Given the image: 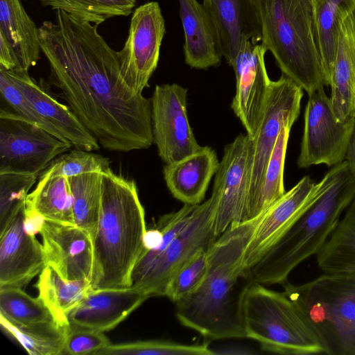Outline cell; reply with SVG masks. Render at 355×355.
Here are the masks:
<instances>
[{"label":"cell","mask_w":355,"mask_h":355,"mask_svg":"<svg viewBox=\"0 0 355 355\" xmlns=\"http://www.w3.org/2000/svg\"><path fill=\"white\" fill-rule=\"evenodd\" d=\"M182 24L185 63L191 68L207 69L221 62L218 38L202 4L197 0H178Z\"/></svg>","instance_id":"cell-23"},{"label":"cell","mask_w":355,"mask_h":355,"mask_svg":"<svg viewBox=\"0 0 355 355\" xmlns=\"http://www.w3.org/2000/svg\"><path fill=\"white\" fill-rule=\"evenodd\" d=\"M208 267L209 250L199 251L172 276L165 296L176 303L195 292L203 282Z\"/></svg>","instance_id":"cell-37"},{"label":"cell","mask_w":355,"mask_h":355,"mask_svg":"<svg viewBox=\"0 0 355 355\" xmlns=\"http://www.w3.org/2000/svg\"><path fill=\"white\" fill-rule=\"evenodd\" d=\"M217 155L209 146H204L180 160L165 164V182L174 198L184 204L202 203L209 182L219 165Z\"/></svg>","instance_id":"cell-22"},{"label":"cell","mask_w":355,"mask_h":355,"mask_svg":"<svg viewBox=\"0 0 355 355\" xmlns=\"http://www.w3.org/2000/svg\"><path fill=\"white\" fill-rule=\"evenodd\" d=\"M334 167V180L327 190L245 272L250 282L282 285L295 267L324 245L355 196V178L347 162Z\"/></svg>","instance_id":"cell-4"},{"label":"cell","mask_w":355,"mask_h":355,"mask_svg":"<svg viewBox=\"0 0 355 355\" xmlns=\"http://www.w3.org/2000/svg\"><path fill=\"white\" fill-rule=\"evenodd\" d=\"M35 286L37 297L61 324H69V313L92 289L89 280H67L50 266L42 269Z\"/></svg>","instance_id":"cell-28"},{"label":"cell","mask_w":355,"mask_h":355,"mask_svg":"<svg viewBox=\"0 0 355 355\" xmlns=\"http://www.w3.org/2000/svg\"><path fill=\"white\" fill-rule=\"evenodd\" d=\"M198 205L184 204L178 211L162 216L155 224L160 230L161 237L153 248H144L131 275V286H136L164 252L171 240L191 221Z\"/></svg>","instance_id":"cell-32"},{"label":"cell","mask_w":355,"mask_h":355,"mask_svg":"<svg viewBox=\"0 0 355 355\" xmlns=\"http://www.w3.org/2000/svg\"><path fill=\"white\" fill-rule=\"evenodd\" d=\"M0 324L30 355H62L69 324H61L55 320L19 324L1 315Z\"/></svg>","instance_id":"cell-30"},{"label":"cell","mask_w":355,"mask_h":355,"mask_svg":"<svg viewBox=\"0 0 355 355\" xmlns=\"http://www.w3.org/2000/svg\"><path fill=\"white\" fill-rule=\"evenodd\" d=\"M266 52L261 44L248 41L230 65L236 78L231 108L250 137L259 126L271 81L265 64Z\"/></svg>","instance_id":"cell-16"},{"label":"cell","mask_w":355,"mask_h":355,"mask_svg":"<svg viewBox=\"0 0 355 355\" xmlns=\"http://www.w3.org/2000/svg\"><path fill=\"white\" fill-rule=\"evenodd\" d=\"M26 211L29 217L75 225L68 178L42 175L26 198Z\"/></svg>","instance_id":"cell-27"},{"label":"cell","mask_w":355,"mask_h":355,"mask_svg":"<svg viewBox=\"0 0 355 355\" xmlns=\"http://www.w3.org/2000/svg\"><path fill=\"white\" fill-rule=\"evenodd\" d=\"M291 128L290 126H284L277 137L264 173L254 211V218L266 211L286 193L284 170Z\"/></svg>","instance_id":"cell-35"},{"label":"cell","mask_w":355,"mask_h":355,"mask_svg":"<svg viewBox=\"0 0 355 355\" xmlns=\"http://www.w3.org/2000/svg\"><path fill=\"white\" fill-rule=\"evenodd\" d=\"M354 118L343 122L337 120L324 87L309 95L298 167L321 164L331 166L343 162Z\"/></svg>","instance_id":"cell-10"},{"label":"cell","mask_w":355,"mask_h":355,"mask_svg":"<svg viewBox=\"0 0 355 355\" xmlns=\"http://www.w3.org/2000/svg\"><path fill=\"white\" fill-rule=\"evenodd\" d=\"M187 89L176 83L156 85L151 99L153 143L166 164L198 151L187 111Z\"/></svg>","instance_id":"cell-15"},{"label":"cell","mask_w":355,"mask_h":355,"mask_svg":"<svg viewBox=\"0 0 355 355\" xmlns=\"http://www.w3.org/2000/svg\"><path fill=\"white\" fill-rule=\"evenodd\" d=\"M36 175L20 173H0V234L25 202Z\"/></svg>","instance_id":"cell-38"},{"label":"cell","mask_w":355,"mask_h":355,"mask_svg":"<svg viewBox=\"0 0 355 355\" xmlns=\"http://www.w3.org/2000/svg\"><path fill=\"white\" fill-rule=\"evenodd\" d=\"M349 31H350V33L352 35V37L354 40V42H355V15H354L349 21Z\"/></svg>","instance_id":"cell-43"},{"label":"cell","mask_w":355,"mask_h":355,"mask_svg":"<svg viewBox=\"0 0 355 355\" xmlns=\"http://www.w3.org/2000/svg\"><path fill=\"white\" fill-rule=\"evenodd\" d=\"M330 86V100L337 120L343 122L354 119L355 42L343 19L341 21L338 46Z\"/></svg>","instance_id":"cell-26"},{"label":"cell","mask_w":355,"mask_h":355,"mask_svg":"<svg viewBox=\"0 0 355 355\" xmlns=\"http://www.w3.org/2000/svg\"><path fill=\"white\" fill-rule=\"evenodd\" d=\"M75 149L55 159L42 173L44 175L73 177L92 172L110 171V159L98 154Z\"/></svg>","instance_id":"cell-39"},{"label":"cell","mask_w":355,"mask_h":355,"mask_svg":"<svg viewBox=\"0 0 355 355\" xmlns=\"http://www.w3.org/2000/svg\"><path fill=\"white\" fill-rule=\"evenodd\" d=\"M110 344L104 332L69 324L62 355H94Z\"/></svg>","instance_id":"cell-41"},{"label":"cell","mask_w":355,"mask_h":355,"mask_svg":"<svg viewBox=\"0 0 355 355\" xmlns=\"http://www.w3.org/2000/svg\"><path fill=\"white\" fill-rule=\"evenodd\" d=\"M217 205L218 198L214 193L198 205L191 221L171 240L135 288L150 297L165 296L168 282L175 272L199 251L209 250L217 239L214 229Z\"/></svg>","instance_id":"cell-11"},{"label":"cell","mask_w":355,"mask_h":355,"mask_svg":"<svg viewBox=\"0 0 355 355\" xmlns=\"http://www.w3.org/2000/svg\"><path fill=\"white\" fill-rule=\"evenodd\" d=\"M345 159L350 172L355 178V118L354 128L347 147Z\"/></svg>","instance_id":"cell-42"},{"label":"cell","mask_w":355,"mask_h":355,"mask_svg":"<svg viewBox=\"0 0 355 355\" xmlns=\"http://www.w3.org/2000/svg\"><path fill=\"white\" fill-rule=\"evenodd\" d=\"M165 22L157 1L137 7L130 20L123 48L117 52L122 76L128 85L142 93L155 71L165 34Z\"/></svg>","instance_id":"cell-12"},{"label":"cell","mask_w":355,"mask_h":355,"mask_svg":"<svg viewBox=\"0 0 355 355\" xmlns=\"http://www.w3.org/2000/svg\"><path fill=\"white\" fill-rule=\"evenodd\" d=\"M335 173L334 166L319 182L308 175L303 177L264 211L246 250L244 275L327 190L334 180Z\"/></svg>","instance_id":"cell-13"},{"label":"cell","mask_w":355,"mask_h":355,"mask_svg":"<svg viewBox=\"0 0 355 355\" xmlns=\"http://www.w3.org/2000/svg\"><path fill=\"white\" fill-rule=\"evenodd\" d=\"M252 138L240 134L226 145L212 193L218 198L214 229L217 237L229 227L246 221Z\"/></svg>","instance_id":"cell-14"},{"label":"cell","mask_w":355,"mask_h":355,"mask_svg":"<svg viewBox=\"0 0 355 355\" xmlns=\"http://www.w3.org/2000/svg\"><path fill=\"white\" fill-rule=\"evenodd\" d=\"M147 230L145 211L134 180L101 173V205L92 238L94 290L130 287Z\"/></svg>","instance_id":"cell-3"},{"label":"cell","mask_w":355,"mask_h":355,"mask_svg":"<svg viewBox=\"0 0 355 355\" xmlns=\"http://www.w3.org/2000/svg\"><path fill=\"white\" fill-rule=\"evenodd\" d=\"M314 29L324 85L330 86L338 46L341 21L355 0H313Z\"/></svg>","instance_id":"cell-25"},{"label":"cell","mask_w":355,"mask_h":355,"mask_svg":"<svg viewBox=\"0 0 355 355\" xmlns=\"http://www.w3.org/2000/svg\"><path fill=\"white\" fill-rule=\"evenodd\" d=\"M0 315L10 322L31 324L55 320L47 306L21 288H0Z\"/></svg>","instance_id":"cell-34"},{"label":"cell","mask_w":355,"mask_h":355,"mask_svg":"<svg viewBox=\"0 0 355 355\" xmlns=\"http://www.w3.org/2000/svg\"><path fill=\"white\" fill-rule=\"evenodd\" d=\"M38 233L46 266L67 280L91 281L93 245L90 234L75 225L43 220Z\"/></svg>","instance_id":"cell-17"},{"label":"cell","mask_w":355,"mask_h":355,"mask_svg":"<svg viewBox=\"0 0 355 355\" xmlns=\"http://www.w3.org/2000/svg\"><path fill=\"white\" fill-rule=\"evenodd\" d=\"M97 25L55 10L39 28L53 83L105 149L129 152L153 143L151 99L124 80L117 56Z\"/></svg>","instance_id":"cell-1"},{"label":"cell","mask_w":355,"mask_h":355,"mask_svg":"<svg viewBox=\"0 0 355 355\" xmlns=\"http://www.w3.org/2000/svg\"><path fill=\"white\" fill-rule=\"evenodd\" d=\"M3 69L44 121L50 133L76 148L87 151L99 150L96 139L71 108L59 103L29 76L28 71Z\"/></svg>","instance_id":"cell-19"},{"label":"cell","mask_w":355,"mask_h":355,"mask_svg":"<svg viewBox=\"0 0 355 355\" xmlns=\"http://www.w3.org/2000/svg\"><path fill=\"white\" fill-rule=\"evenodd\" d=\"M150 297L130 286L92 289L69 313L70 325L105 332L116 327Z\"/></svg>","instance_id":"cell-21"},{"label":"cell","mask_w":355,"mask_h":355,"mask_svg":"<svg viewBox=\"0 0 355 355\" xmlns=\"http://www.w3.org/2000/svg\"><path fill=\"white\" fill-rule=\"evenodd\" d=\"M263 214L231 225L211 245L203 282L175 303V314L182 325L213 340L246 338L241 300L249 284L241 288L239 282L245 278L246 250Z\"/></svg>","instance_id":"cell-2"},{"label":"cell","mask_w":355,"mask_h":355,"mask_svg":"<svg viewBox=\"0 0 355 355\" xmlns=\"http://www.w3.org/2000/svg\"><path fill=\"white\" fill-rule=\"evenodd\" d=\"M207 343L183 344L164 340H145L110 344L94 355H211Z\"/></svg>","instance_id":"cell-36"},{"label":"cell","mask_w":355,"mask_h":355,"mask_svg":"<svg viewBox=\"0 0 355 355\" xmlns=\"http://www.w3.org/2000/svg\"><path fill=\"white\" fill-rule=\"evenodd\" d=\"M26 201L0 234V288H23L46 266L42 245L26 228Z\"/></svg>","instance_id":"cell-18"},{"label":"cell","mask_w":355,"mask_h":355,"mask_svg":"<svg viewBox=\"0 0 355 355\" xmlns=\"http://www.w3.org/2000/svg\"><path fill=\"white\" fill-rule=\"evenodd\" d=\"M261 44L282 73L308 95L324 87L314 29L313 0H256Z\"/></svg>","instance_id":"cell-5"},{"label":"cell","mask_w":355,"mask_h":355,"mask_svg":"<svg viewBox=\"0 0 355 355\" xmlns=\"http://www.w3.org/2000/svg\"><path fill=\"white\" fill-rule=\"evenodd\" d=\"M284 292L309 321L324 354L355 355V272H324Z\"/></svg>","instance_id":"cell-6"},{"label":"cell","mask_w":355,"mask_h":355,"mask_svg":"<svg viewBox=\"0 0 355 355\" xmlns=\"http://www.w3.org/2000/svg\"><path fill=\"white\" fill-rule=\"evenodd\" d=\"M44 7L62 10L80 21L98 26L106 20L128 16L135 0H40Z\"/></svg>","instance_id":"cell-33"},{"label":"cell","mask_w":355,"mask_h":355,"mask_svg":"<svg viewBox=\"0 0 355 355\" xmlns=\"http://www.w3.org/2000/svg\"><path fill=\"white\" fill-rule=\"evenodd\" d=\"M0 36L12 50L17 70L28 71L40 58L39 28L21 0H0Z\"/></svg>","instance_id":"cell-24"},{"label":"cell","mask_w":355,"mask_h":355,"mask_svg":"<svg viewBox=\"0 0 355 355\" xmlns=\"http://www.w3.org/2000/svg\"><path fill=\"white\" fill-rule=\"evenodd\" d=\"M72 145L0 109V173L37 176Z\"/></svg>","instance_id":"cell-9"},{"label":"cell","mask_w":355,"mask_h":355,"mask_svg":"<svg viewBox=\"0 0 355 355\" xmlns=\"http://www.w3.org/2000/svg\"><path fill=\"white\" fill-rule=\"evenodd\" d=\"M315 257L323 272H355V196Z\"/></svg>","instance_id":"cell-29"},{"label":"cell","mask_w":355,"mask_h":355,"mask_svg":"<svg viewBox=\"0 0 355 355\" xmlns=\"http://www.w3.org/2000/svg\"><path fill=\"white\" fill-rule=\"evenodd\" d=\"M217 33L222 56L230 66L246 42L261 41L256 0H202Z\"/></svg>","instance_id":"cell-20"},{"label":"cell","mask_w":355,"mask_h":355,"mask_svg":"<svg viewBox=\"0 0 355 355\" xmlns=\"http://www.w3.org/2000/svg\"><path fill=\"white\" fill-rule=\"evenodd\" d=\"M302 96V88L284 74L277 80L270 81L259 126L251 137L246 221L254 218L268 160L282 128L292 127L298 118Z\"/></svg>","instance_id":"cell-8"},{"label":"cell","mask_w":355,"mask_h":355,"mask_svg":"<svg viewBox=\"0 0 355 355\" xmlns=\"http://www.w3.org/2000/svg\"><path fill=\"white\" fill-rule=\"evenodd\" d=\"M74 223L92 239L98 223L101 205V173L92 172L68 178Z\"/></svg>","instance_id":"cell-31"},{"label":"cell","mask_w":355,"mask_h":355,"mask_svg":"<svg viewBox=\"0 0 355 355\" xmlns=\"http://www.w3.org/2000/svg\"><path fill=\"white\" fill-rule=\"evenodd\" d=\"M246 338L263 350L280 354H324L314 329L295 303L283 292L250 282L241 300Z\"/></svg>","instance_id":"cell-7"},{"label":"cell","mask_w":355,"mask_h":355,"mask_svg":"<svg viewBox=\"0 0 355 355\" xmlns=\"http://www.w3.org/2000/svg\"><path fill=\"white\" fill-rule=\"evenodd\" d=\"M0 94L1 99L5 101L9 109L1 107V108L49 132L44 121L1 67H0Z\"/></svg>","instance_id":"cell-40"}]
</instances>
